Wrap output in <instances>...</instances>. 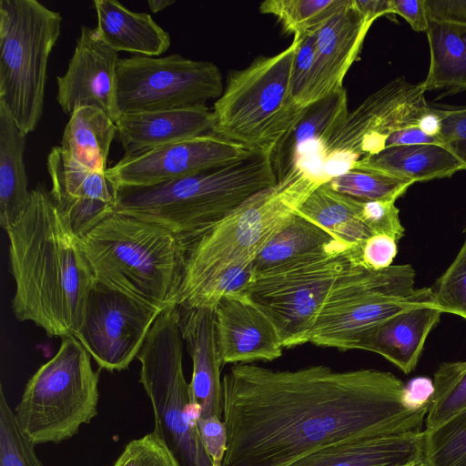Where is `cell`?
Returning a JSON list of instances; mask_svg holds the SVG:
<instances>
[{"mask_svg": "<svg viewBox=\"0 0 466 466\" xmlns=\"http://www.w3.org/2000/svg\"><path fill=\"white\" fill-rule=\"evenodd\" d=\"M198 428L204 447L215 466H221L227 447V431L222 420L218 417L199 418Z\"/></svg>", "mask_w": 466, "mask_h": 466, "instance_id": "obj_44", "label": "cell"}, {"mask_svg": "<svg viewBox=\"0 0 466 466\" xmlns=\"http://www.w3.org/2000/svg\"><path fill=\"white\" fill-rule=\"evenodd\" d=\"M61 15L36 0L0 1V104L27 136L43 115L49 56Z\"/></svg>", "mask_w": 466, "mask_h": 466, "instance_id": "obj_9", "label": "cell"}, {"mask_svg": "<svg viewBox=\"0 0 466 466\" xmlns=\"http://www.w3.org/2000/svg\"><path fill=\"white\" fill-rule=\"evenodd\" d=\"M424 433L360 438L321 448L289 466H397L423 455Z\"/></svg>", "mask_w": 466, "mask_h": 466, "instance_id": "obj_24", "label": "cell"}, {"mask_svg": "<svg viewBox=\"0 0 466 466\" xmlns=\"http://www.w3.org/2000/svg\"><path fill=\"white\" fill-rule=\"evenodd\" d=\"M432 382L424 431L439 427L466 409V360L441 364Z\"/></svg>", "mask_w": 466, "mask_h": 466, "instance_id": "obj_33", "label": "cell"}, {"mask_svg": "<svg viewBox=\"0 0 466 466\" xmlns=\"http://www.w3.org/2000/svg\"><path fill=\"white\" fill-rule=\"evenodd\" d=\"M406 387L408 403L413 408L429 406L433 394V382L426 377H417L410 380Z\"/></svg>", "mask_w": 466, "mask_h": 466, "instance_id": "obj_47", "label": "cell"}, {"mask_svg": "<svg viewBox=\"0 0 466 466\" xmlns=\"http://www.w3.org/2000/svg\"><path fill=\"white\" fill-rule=\"evenodd\" d=\"M127 294L96 282L75 334L100 369L120 371L137 358L161 313Z\"/></svg>", "mask_w": 466, "mask_h": 466, "instance_id": "obj_14", "label": "cell"}, {"mask_svg": "<svg viewBox=\"0 0 466 466\" xmlns=\"http://www.w3.org/2000/svg\"><path fill=\"white\" fill-rule=\"evenodd\" d=\"M223 90L222 76L214 63L179 54L135 55L119 58L116 66L118 115L206 106Z\"/></svg>", "mask_w": 466, "mask_h": 466, "instance_id": "obj_12", "label": "cell"}, {"mask_svg": "<svg viewBox=\"0 0 466 466\" xmlns=\"http://www.w3.org/2000/svg\"><path fill=\"white\" fill-rule=\"evenodd\" d=\"M348 113V96L344 88L305 106L299 118L271 153L277 181L303 175L319 184L325 183L321 155Z\"/></svg>", "mask_w": 466, "mask_h": 466, "instance_id": "obj_17", "label": "cell"}, {"mask_svg": "<svg viewBox=\"0 0 466 466\" xmlns=\"http://www.w3.org/2000/svg\"><path fill=\"white\" fill-rule=\"evenodd\" d=\"M0 388V466H43Z\"/></svg>", "mask_w": 466, "mask_h": 466, "instance_id": "obj_36", "label": "cell"}, {"mask_svg": "<svg viewBox=\"0 0 466 466\" xmlns=\"http://www.w3.org/2000/svg\"><path fill=\"white\" fill-rule=\"evenodd\" d=\"M74 336L62 338L56 355L28 380L15 416L35 444L75 436L97 414L100 370Z\"/></svg>", "mask_w": 466, "mask_h": 466, "instance_id": "obj_8", "label": "cell"}, {"mask_svg": "<svg viewBox=\"0 0 466 466\" xmlns=\"http://www.w3.org/2000/svg\"><path fill=\"white\" fill-rule=\"evenodd\" d=\"M93 5L97 17L96 28L115 51L159 56L169 48V33L149 14L131 11L115 0H95Z\"/></svg>", "mask_w": 466, "mask_h": 466, "instance_id": "obj_26", "label": "cell"}, {"mask_svg": "<svg viewBox=\"0 0 466 466\" xmlns=\"http://www.w3.org/2000/svg\"><path fill=\"white\" fill-rule=\"evenodd\" d=\"M251 153L240 144L208 133L123 157L106 174L116 188L149 187L224 166Z\"/></svg>", "mask_w": 466, "mask_h": 466, "instance_id": "obj_15", "label": "cell"}, {"mask_svg": "<svg viewBox=\"0 0 466 466\" xmlns=\"http://www.w3.org/2000/svg\"><path fill=\"white\" fill-rule=\"evenodd\" d=\"M299 38L292 67V91L297 103L301 106L314 62L316 33Z\"/></svg>", "mask_w": 466, "mask_h": 466, "instance_id": "obj_42", "label": "cell"}, {"mask_svg": "<svg viewBox=\"0 0 466 466\" xmlns=\"http://www.w3.org/2000/svg\"><path fill=\"white\" fill-rule=\"evenodd\" d=\"M183 338L177 305L156 319L137 358L140 383L155 418L154 432L180 466H215L202 442L198 420L200 408L191 400L183 371Z\"/></svg>", "mask_w": 466, "mask_h": 466, "instance_id": "obj_7", "label": "cell"}, {"mask_svg": "<svg viewBox=\"0 0 466 466\" xmlns=\"http://www.w3.org/2000/svg\"><path fill=\"white\" fill-rule=\"evenodd\" d=\"M353 167L383 172L415 182L450 177L462 164L443 146L418 144L389 147Z\"/></svg>", "mask_w": 466, "mask_h": 466, "instance_id": "obj_28", "label": "cell"}, {"mask_svg": "<svg viewBox=\"0 0 466 466\" xmlns=\"http://www.w3.org/2000/svg\"><path fill=\"white\" fill-rule=\"evenodd\" d=\"M113 466H180L154 432L129 441Z\"/></svg>", "mask_w": 466, "mask_h": 466, "instance_id": "obj_39", "label": "cell"}, {"mask_svg": "<svg viewBox=\"0 0 466 466\" xmlns=\"http://www.w3.org/2000/svg\"><path fill=\"white\" fill-rule=\"evenodd\" d=\"M415 275L408 264L361 269L329 299L308 342L339 350H357L361 339L384 320L433 300L431 288H414Z\"/></svg>", "mask_w": 466, "mask_h": 466, "instance_id": "obj_11", "label": "cell"}, {"mask_svg": "<svg viewBox=\"0 0 466 466\" xmlns=\"http://www.w3.org/2000/svg\"><path fill=\"white\" fill-rule=\"evenodd\" d=\"M426 34L431 60L420 82L424 90H444V96L466 91V26L429 19Z\"/></svg>", "mask_w": 466, "mask_h": 466, "instance_id": "obj_30", "label": "cell"}, {"mask_svg": "<svg viewBox=\"0 0 466 466\" xmlns=\"http://www.w3.org/2000/svg\"><path fill=\"white\" fill-rule=\"evenodd\" d=\"M352 247L296 211L254 258L255 277L284 266L338 255Z\"/></svg>", "mask_w": 466, "mask_h": 466, "instance_id": "obj_25", "label": "cell"}, {"mask_svg": "<svg viewBox=\"0 0 466 466\" xmlns=\"http://www.w3.org/2000/svg\"><path fill=\"white\" fill-rule=\"evenodd\" d=\"M124 157L211 133L213 112L207 106L120 114L115 120Z\"/></svg>", "mask_w": 466, "mask_h": 466, "instance_id": "obj_22", "label": "cell"}, {"mask_svg": "<svg viewBox=\"0 0 466 466\" xmlns=\"http://www.w3.org/2000/svg\"><path fill=\"white\" fill-rule=\"evenodd\" d=\"M6 234L16 319L49 337L75 336L96 279L81 238L45 185L31 190L25 210Z\"/></svg>", "mask_w": 466, "mask_h": 466, "instance_id": "obj_2", "label": "cell"}, {"mask_svg": "<svg viewBox=\"0 0 466 466\" xmlns=\"http://www.w3.org/2000/svg\"><path fill=\"white\" fill-rule=\"evenodd\" d=\"M215 314L224 365L271 361L282 355L284 347L276 327L248 296L222 299Z\"/></svg>", "mask_w": 466, "mask_h": 466, "instance_id": "obj_20", "label": "cell"}, {"mask_svg": "<svg viewBox=\"0 0 466 466\" xmlns=\"http://www.w3.org/2000/svg\"><path fill=\"white\" fill-rule=\"evenodd\" d=\"M396 200L362 201L360 217L373 235H387L399 240L405 228L400 219Z\"/></svg>", "mask_w": 466, "mask_h": 466, "instance_id": "obj_40", "label": "cell"}, {"mask_svg": "<svg viewBox=\"0 0 466 466\" xmlns=\"http://www.w3.org/2000/svg\"><path fill=\"white\" fill-rule=\"evenodd\" d=\"M46 168L52 182L50 193L80 238L116 211V188L106 174L77 164L60 146L49 152Z\"/></svg>", "mask_w": 466, "mask_h": 466, "instance_id": "obj_18", "label": "cell"}, {"mask_svg": "<svg viewBox=\"0 0 466 466\" xmlns=\"http://www.w3.org/2000/svg\"><path fill=\"white\" fill-rule=\"evenodd\" d=\"M361 203L331 189L325 182L307 197L297 212L354 246L373 236L360 219Z\"/></svg>", "mask_w": 466, "mask_h": 466, "instance_id": "obj_31", "label": "cell"}, {"mask_svg": "<svg viewBox=\"0 0 466 466\" xmlns=\"http://www.w3.org/2000/svg\"><path fill=\"white\" fill-rule=\"evenodd\" d=\"M398 241L387 235H373L360 243V261L371 270H380L392 265L398 252Z\"/></svg>", "mask_w": 466, "mask_h": 466, "instance_id": "obj_43", "label": "cell"}, {"mask_svg": "<svg viewBox=\"0 0 466 466\" xmlns=\"http://www.w3.org/2000/svg\"><path fill=\"white\" fill-rule=\"evenodd\" d=\"M356 7L370 20L394 15L392 0H354Z\"/></svg>", "mask_w": 466, "mask_h": 466, "instance_id": "obj_49", "label": "cell"}, {"mask_svg": "<svg viewBox=\"0 0 466 466\" xmlns=\"http://www.w3.org/2000/svg\"><path fill=\"white\" fill-rule=\"evenodd\" d=\"M441 314L434 299L408 309L368 332L357 350L377 353L409 374L416 368L425 341Z\"/></svg>", "mask_w": 466, "mask_h": 466, "instance_id": "obj_23", "label": "cell"}, {"mask_svg": "<svg viewBox=\"0 0 466 466\" xmlns=\"http://www.w3.org/2000/svg\"><path fill=\"white\" fill-rule=\"evenodd\" d=\"M431 289L434 304L442 313L466 319V238L453 261Z\"/></svg>", "mask_w": 466, "mask_h": 466, "instance_id": "obj_38", "label": "cell"}, {"mask_svg": "<svg viewBox=\"0 0 466 466\" xmlns=\"http://www.w3.org/2000/svg\"><path fill=\"white\" fill-rule=\"evenodd\" d=\"M364 268L358 244L338 255L259 274L254 278L247 296L272 321L283 347L292 348L308 342L311 329L331 296Z\"/></svg>", "mask_w": 466, "mask_h": 466, "instance_id": "obj_10", "label": "cell"}, {"mask_svg": "<svg viewBox=\"0 0 466 466\" xmlns=\"http://www.w3.org/2000/svg\"><path fill=\"white\" fill-rule=\"evenodd\" d=\"M299 36L283 51L257 56L247 67L228 72L213 107L211 133L253 152L271 154L301 116L292 91Z\"/></svg>", "mask_w": 466, "mask_h": 466, "instance_id": "obj_6", "label": "cell"}, {"mask_svg": "<svg viewBox=\"0 0 466 466\" xmlns=\"http://www.w3.org/2000/svg\"><path fill=\"white\" fill-rule=\"evenodd\" d=\"M423 433V455L430 466H466V409Z\"/></svg>", "mask_w": 466, "mask_h": 466, "instance_id": "obj_35", "label": "cell"}, {"mask_svg": "<svg viewBox=\"0 0 466 466\" xmlns=\"http://www.w3.org/2000/svg\"><path fill=\"white\" fill-rule=\"evenodd\" d=\"M254 278L253 260L234 265L221 272L180 308L215 309L224 299L247 296Z\"/></svg>", "mask_w": 466, "mask_h": 466, "instance_id": "obj_37", "label": "cell"}, {"mask_svg": "<svg viewBox=\"0 0 466 466\" xmlns=\"http://www.w3.org/2000/svg\"><path fill=\"white\" fill-rule=\"evenodd\" d=\"M347 2L348 0H266L260 4L259 11L277 17L287 33L302 37L317 33Z\"/></svg>", "mask_w": 466, "mask_h": 466, "instance_id": "obj_32", "label": "cell"}, {"mask_svg": "<svg viewBox=\"0 0 466 466\" xmlns=\"http://www.w3.org/2000/svg\"><path fill=\"white\" fill-rule=\"evenodd\" d=\"M179 328L193 363L189 382L192 402L200 408V418L222 420L224 365L218 342L215 309L180 308Z\"/></svg>", "mask_w": 466, "mask_h": 466, "instance_id": "obj_21", "label": "cell"}, {"mask_svg": "<svg viewBox=\"0 0 466 466\" xmlns=\"http://www.w3.org/2000/svg\"><path fill=\"white\" fill-rule=\"evenodd\" d=\"M373 22L356 7L354 0H348L316 33L314 62L301 106L343 88L344 77Z\"/></svg>", "mask_w": 466, "mask_h": 466, "instance_id": "obj_19", "label": "cell"}, {"mask_svg": "<svg viewBox=\"0 0 466 466\" xmlns=\"http://www.w3.org/2000/svg\"><path fill=\"white\" fill-rule=\"evenodd\" d=\"M116 131L115 121L102 109L79 107L70 115L60 147L77 164L106 174L107 157Z\"/></svg>", "mask_w": 466, "mask_h": 466, "instance_id": "obj_29", "label": "cell"}, {"mask_svg": "<svg viewBox=\"0 0 466 466\" xmlns=\"http://www.w3.org/2000/svg\"><path fill=\"white\" fill-rule=\"evenodd\" d=\"M441 120L440 137L466 170V106H435Z\"/></svg>", "mask_w": 466, "mask_h": 466, "instance_id": "obj_41", "label": "cell"}, {"mask_svg": "<svg viewBox=\"0 0 466 466\" xmlns=\"http://www.w3.org/2000/svg\"><path fill=\"white\" fill-rule=\"evenodd\" d=\"M397 466H430L424 455Z\"/></svg>", "mask_w": 466, "mask_h": 466, "instance_id": "obj_51", "label": "cell"}, {"mask_svg": "<svg viewBox=\"0 0 466 466\" xmlns=\"http://www.w3.org/2000/svg\"><path fill=\"white\" fill-rule=\"evenodd\" d=\"M319 185L305 176L284 178L187 243L176 305H187L225 269L254 260Z\"/></svg>", "mask_w": 466, "mask_h": 466, "instance_id": "obj_5", "label": "cell"}, {"mask_svg": "<svg viewBox=\"0 0 466 466\" xmlns=\"http://www.w3.org/2000/svg\"><path fill=\"white\" fill-rule=\"evenodd\" d=\"M221 408V466H289L338 442L421 431L429 406L411 407L387 371L238 363L222 378Z\"/></svg>", "mask_w": 466, "mask_h": 466, "instance_id": "obj_1", "label": "cell"}, {"mask_svg": "<svg viewBox=\"0 0 466 466\" xmlns=\"http://www.w3.org/2000/svg\"><path fill=\"white\" fill-rule=\"evenodd\" d=\"M117 53L96 28L81 27L67 69L56 77V101L63 112L71 115L76 108L94 106L116 120Z\"/></svg>", "mask_w": 466, "mask_h": 466, "instance_id": "obj_16", "label": "cell"}, {"mask_svg": "<svg viewBox=\"0 0 466 466\" xmlns=\"http://www.w3.org/2000/svg\"><path fill=\"white\" fill-rule=\"evenodd\" d=\"M26 135L0 104V224L7 232L31 198L24 161Z\"/></svg>", "mask_w": 466, "mask_h": 466, "instance_id": "obj_27", "label": "cell"}, {"mask_svg": "<svg viewBox=\"0 0 466 466\" xmlns=\"http://www.w3.org/2000/svg\"><path fill=\"white\" fill-rule=\"evenodd\" d=\"M425 93L421 83L412 84L399 76L349 111L323 149L320 166L324 180L385 149L393 133L418 125L430 106Z\"/></svg>", "mask_w": 466, "mask_h": 466, "instance_id": "obj_13", "label": "cell"}, {"mask_svg": "<svg viewBox=\"0 0 466 466\" xmlns=\"http://www.w3.org/2000/svg\"><path fill=\"white\" fill-rule=\"evenodd\" d=\"M81 244L96 282L161 311L176 305L186 247L167 228L115 211Z\"/></svg>", "mask_w": 466, "mask_h": 466, "instance_id": "obj_4", "label": "cell"}, {"mask_svg": "<svg viewBox=\"0 0 466 466\" xmlns=\"http://www.w3.org/2000/svg\"><path fill=\"white\" fill-rule=\"evenodd\" d=\"M326 184L333 190L360 201L397 200L414 184L383 172L352 167Z\"/></svg>", "mask_w": 466, "mask_h": 466, "instance_id": "obj_34", "label": "cell"}, {"mask_svg": "<svg viewBox=\"0 0 466 466\" xmlns=\"http://www.w3.org/2000/svg\"><path fill=\"white\" fill-rule=\"evenodd\" d=\"M394 15L403 17L416 32H426L429 19L424 0H392Z\"/></svg>", "mask_w": 466, "mask_h": 466, "instance_id": "obj_46", "label": "cell"}, {"mask_svg": "<svg viewBox=\"0 0 466 466\" xmlns=\"http://www.w3.org/2000/svg\"><path fill=\"white\" fill-rule=\"evenodd\" d=\"M278 183L271 154L149 187H116V212L157 224L185 245Z\"/></svg>", "mask_w": 466, "mask_h": 466, "instance_id": "obj_3", "label": "cell"}, {"mask_svg": "<svg viewBox=\"0 0 466 466\" xmlns=\"http://www.w3.org/2000/svg\"><path fill=\"white\" fill-rule=\"evenodd\" d=\"M174 3V0H150L147 2L149 9L153 13L162 11L165 8L172 5Z\"/></svg>", "mask_w": 466, "mask_h": 466, "instance_id": "obj_50", "label": "cell"}, {"mask_svg": "<svg viewBox=\"0 0 466 466\" xmlns=\"http://www.w3.org/2000/svg\"><path fill=\"white\" fill-rule=\"evenodd\" d=\"M428 19L466 26V0H424Z\"/></svg>", "mask_w": 466, "mask_h": 466, "instance_id": "obj_45", "label": "cell"}, {"mask_svg": "<svg viewBox=\"0 0 466 466\" xmlns=\"http://www.w3.org/2000/svg\"><path fill=\"white\" fill-rule=\"evenodd\" d=\"M418 144H436L442 146L440 138L427 135L416 125L402 128L390 135L386 142V147Z\"/></svg>", "mask_w": 466, "mask_h": 466, "instance_id": "obj_48", "label": "cell"}]
</instances>
